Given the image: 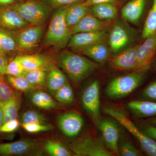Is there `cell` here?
Wrapping results in <instances>:
<instances>
[{
	"label": "cell",
	"mask_w": 156,
	"mask_h": 156,
	"mask_svg": "<svg viewBox=\"0 0 156 156\" xmlns=\"http://www.w3.org/2000/svg\"><path fill=\"white\" fill-rule=\"evenodd\" d=\"M68 6H62L54 13L46 34V44L57 50L65 48L72 36L66 20V11Z\"/></svg>",
	"instance_id": "cell-1"
},
{
	"label": "cell",
	"mask_w": 156,
	"mask_h": 156,
	"mask_svg": "<svg viewBox=\"0 0 156 156\" xmlns=\"http://www.w3.org/2000/svg\"><path fill=\"white\" fill-rule=\"evenodd\" d=\"M59 63L70 80L79 83L87 77L98 67V66L83 56L68 51L60 54Z\"/></svg>",
	"instance_id": "cell-2"
},
{
	"label": "cell",
	"mask_w": 156,
	"mask_h": 156,
	"mask_svg": "<svg viewBox=\"0 0 156 156\" xmlns=\"http://www.w3.org/2000/svg\"><path fill=\"white\" fill-rule=\"evenodd\" d=\"M107 115L112 117L125 127L137 140L143 151L148 156H156V142L146 135L132 122L125 113L114 108H104Z\"/></svg>",
	"instance_id": "cell-3"
},
{
	"label": "cell",
	"mask_w": 156,
	"mask_h": 156,
	"mask_svg": "<svg viewBox=\"0 0 156 156\" xmlns=\"http://www.w3.org/2000/svg\"><path fill=\"white\" fill-rule=\"evenodd\" d=\"M147 72L134 71L115 78L107 87L105 95L113 99L122 98L129 95L142 83Z\"/></svg>",
	"instance_id": "cell-4"
},
{
	"label": "cell",
	"mask_w": 156,
	"mask_h": 156,
	"mask_svg": "<svg viewBox=\"0 0 156 156\" xmlns=\"http://www.w3.org/2000/svg\"><path fill=\"white\" fill-rule=\"evenodd\" d=\"M70 148L76 156H111L114 154L100 139L92 135L82 136L73 142Z\"/></svg>",
	"instance_id": "cell-5"
},
{
	"label": "cell",
	"mask_w": 156,
	"mask_h": 156,
	"mask_svg": "<svg viewBox=\"0 0 156 156\" xmlns=\"http://www.w3.org/2000/svg\"><path fill=\"white\" fill-rule=\"evenodd\" d=\"M29 24L41 26L48 19L50 11L48 8L41 3L27 2L16 4L11 7Z\"/></svg>",
	"instance_id": "cell-6"
},
{
	"label": "cell",
	"mask_w": 156,
	"mask_h": 156,
	"mask_svg": "<svg viewBox=\"0 0 156 156\" xmlns=\"http://www.w3.org/2000/svg\"><path fill=\"white\" fill-rule=\"evenodd\" d=\"M156 56V32L144 39L136 52L135 71H147Z\"/></svg>",
	"instance_id": "cell-7"
},
{
	"label": "cell",
	"mask_w": 156,
	"mask_h": 156,
	"mask_svg": "<svg viewBox=\"0 0 156 156\" xmlns=\"http://www.w3.org/2000/svg\"><path fill=\"white\" fill-rule=\"evenodd\" d=\"M82 102L85 110L98 124L100 117V85L98 81H93L85 89Z\"/></svg>",
	"instance_id": "cell-8"
},
{
	"label": "cell",
	"mask_w": 156,
	"mask_h": 156,
	"mask_svg": "<svg viewBox=\"0 0 156 156\" xmlns=\"http://www.w3.org/2000/svg\"><path fill=\"white\" fill-rule=\"evenodd\" d=\"M107 36V32L105 30L74 34L71 37L67 46L75 52H81L92 45L104 41Z\"/></svg>",
	"instance_id": "cell-9"
},
{
	"label": "cell",
	"mask_w": 156,
	"mask_h": 156,
	"mask_svg": "<svg viewBox=\"0 0 156 156\" xmlns=\"http://www.w3.org/2000/svg\"><path fill=\"white\" fill-rule=\"evenodd\" d=\"M59 128L69 137H74L79 134L84 124V120L78 113L69 112L62 114L57 119Z\"/></svg>",
	"instance_id": "cell-10"
},
{
	"label": "cell",
	"mask_w": 156,
	"mask_h": 156,
	"mask_svg": "<svg viewBox=\"0 0 156 156\" xmlns=\"http://www.w3.org/2000/svg\"><path fill=\"white\" fill-rule=\"evenodd\" d=\"M38 140L26 139L0 144V155H21L36 150L39 146Z\"/></svg>",
	"instance_id": "cell-11"
},
{
	"label": "cell",
	"mask_w": 156,
	"mask_h": 156,
	"mask_svg": "<svg viewBox=\"0 0 156 156\" xmlns=\"http://www.w3.org/2000/svg\"><path fill=\"white\" fill-rule=\"evenodd\" d=\"M98 125L107 147L113 153L119 154L120 133L117 125L113 122L108 119L99 121Z\"/></svg>",
	"instance_id": "cell-12"
},
{
	"label": "cell",
	"mask_w": 156,
	"mask_h": 156,
	"mask_svg": "<svg viewBox=\"0 0 156 156\" xmlns=\"http://www.w3.org/2000/svg\"><path fill=\"white\" fill-rule=\"evenodd\" d=\"M44 30V28L41 26H34L23 30L17 35V46L24 50L34 48L41 41Z\"/></svg>",
	"instance_id": "cell-13"
},
{
	"label": "cell",
	"mask_w": 156,
	"mask_h": 156,
	"mask_svg": "<svg viewBox=\"0 0 156 156\" xmlns=\"http://www.w3.org/2000/svg\"><path fill=\"white\" fill-rule=\"evenodd\" d=\"M29 23L12 8L0 9V26L11 30L24 28Z\"/></svg>",
	"instance_id": "cell-14"
},
{
	"label": "cell",
	"mask_w": 156,
	"mask_h": 156,
	"mask_svg": "<svg viewBox=\"0 0 156 156\" xmlns=\"http://www.w3.org/2000/svg\"><path fill=\"white\" fill-rule=\"evenodd\" d=\"M139 45H136L124 50L114 57L111 65L119 70H134L136 67V52Z\"/></svg>",
	"instance_id": "cell-15"
},
{
	"label": "cell",
	"mask_w": 156,
	"mask_h": 156,
	"mask_svg": "<svg viewBox=\"0 0 156 156\" xmlns=\"http://www.w3.org/2000/svg\"><path fill=\"white\" fill-rule=\"evenodd\" d=\"M147 0H131L122 9L121 13L124 19L136 23L141 19Z\"/></svg>",
	"instance_id": "cell-16"
},
{
	"label": "cell",
	"mask_w": 156,
	"mask_h": 156,
	"mask_svg": "<svg viewBox=\"0 0 156 156\" xmlns=\"http://www.w3.org/2000/svg\"><path fill=\"white\" fill-rule=\"evenodd\" d=\"M108 24L94 17L92 14H87L80 22L70 28L72 34L89 32L104 30Z\"/></svg>",
	"instance_id": "cell-17"
},
{
	"label": "cell",
	"mask_w": 156,
	"mask_h": 156,
	"mask_svg": "<svg viewBox=\"0 0 156 156\" xmlns=\"http://www.w3.org/2000/svg\"><path fill=\"white\" fill-rule=\"evenodd\" d=\"M129 41L127 31L122 26L117 24L112 30L109 37L112 51L117 53L126 47Z\"/></svg>",
	"instance_id": "cell-18"
},
{
	"label": "cell",
	"mask_w": 156,
	"mask_h": 156,
	"mask_svg": "<svg viewBox=\"0 0 156 156\" xmlns=\"http://www.w3.org/2000/svg\"><path fill=\"white\" fill-rule=\"evenodd\" d=\"M128 107L140 118L156 117V102L150 101H132L128 104Z\"/></svg>",
	"instance_id": "cell-19"
},
{
	"label": "cell",
	"mask_w": 156,
	"mask_h": 156,
	"mask_svg": "<svg viewBox=\"0 0 156 156\" xmlns=\"http://www.w3.org/2000/svg\"><path fill=\"white\" fill-rule=\"evenodd\" d=\"M20 104L21 98L17 93L8 100L0 101V105L4 113L5 123L17 119Z\"/></svg>",
	"instance_id": "cell-20"
},
{
	"label": "cell",
	"mask_w": 156,
	"mask_h": 156,
	"mask_svg": "<svg viewBox=\"0 0 156 156\" xmlns=\"http://www.w3.org/2000/svg\"><path fill=\"white\" fill-rule=\"evenodd\" d=\"M89 8L83 3L68 6L65 13L68 26L71 28L80 22L88 13Z\"/></svg>",
	"instance_id": "cell-21"
},
{
	"label": "cell",
	"mask_w": 156,
	"mask_h": 156,
	"mask_svg": "<svg viewBox=\"0 0 156 156\" xmlns=\"http://www.w3.org/2000/svg\"><path fill=\"white\" fill-rule=\"evenodd\" d=\"M84 55L88 56L95 61L104 63L109 56V50L104 41L92 45L81 51Z\"/></svg>",
	"instance_id": "cell-22"
},
{
	"label": "cell",
	"mask_w": 156,
	"mask_h": 156,
	"mask_svg": "<svg viewBox=\"0 0 156 156\" xmlns=\"http://www.w3.org/2000/svg\"><path fill=\"white\" fill-rule=\"evenodd\" d=\"M90 7L92 15L100 20H112L117 17V9L111 3H102Z\"/></svg>",
	"instance_id": "cell-23"
},
{
	"label": "cell",
	"mask_w": 156,
	"mask_h": 156,
	"mask_svg": "<svg viewBox=\"0 0 156 156\" xmlns=\"http://www.w3.org/2000/svg\"><path fill=\"white\" fill-rule=\"evenodd\" d=\"M31 100L35 106L46 110L53 109L58 107L55 101L50 95L42 91L34 92Z\"/></svg>",
	"instance_id": "cell-24"
},
{
	"label": "cell",
	"mask_w": 156,
	"mask_h": 156,
	"mask_svg": "<svg viewBox=\"0 0 156 156\" xmlns=\"http://www.w3.org/2000/svg\"><path fill=\"white\" fill-rule=\"evenodd\" d=\"M20 62L26 71L39 69H44L47 60L44 56L41 55H27L19 56Z\"/></svg>",
	"instance_id": "cell-25"
},
{
	"label": "cell",
	"mask_w": 156,
	"mask_h": 156,
	"mask_svg": "<svg viewBox=\"0 0 156 156\" xmlns=\"http://www.w3.org/2000/svg\"><path fill=\"white\" fill-rule=\"evenodd\" d=\"M47 78L48 89L53 92H56L68 83L67 78L64 74L55 67L50 70Z\"/></svg>",
	"instance_id": "cell-26"
},
{
	"label": "cell",
	"mask_w": 156,
	"mask_h": 156,
	"mask_svg": "<svg viewBox=\"0 0 156 156\" xmlns=\"http://www.w3.org/2000/svg\"><path fill=\"white\" fill-rule=\"evenodd\" d=\"M156 32V0H152L151 6L149 11L143 27L141 36L143 39Z\"/></svg>",
	"instance_id": "cell-27"
},
{
	"label": "cell",
	"mask_w": 156,
	"mask_h": 156,
	"mask_svg": "<svg viewBox=\"0 0 156 156\" xmlns=\"http://www.w3.org/2000/svg\"><path fill=\"white\" fill-rule=\"evenodd\" d=\"M7 81L11 87L23 92L35 91L37 88L33 86L23 75L12 76L8 75Z\"/></svg>",
	"instance_id": "cell-28"
},
{
	"label": "cell",
	"mask_w": 156,
	"mask_h": 156,
	"mask_svg": "<svg viewBox=\"0 0 156 156\" xmlns=\"http://www.w3.org/2000/svg\"><path fill=\"white\" fill-rule=\"evenodd\" d=\"M23 76L33 86L40 88L44 85L47 80L46 69H39L26 71Z\"/></svg>",
	"instance_id": "cell-29"
},
{
	"label": "cell",
	"mask_w": 156,
	"mask_h": 156,
	"mask_svg": "<svg viewBox=\"0 0 156 156\" xmlns=\"http://www.w3.org/2000/svg\"><path fill=\"white\" fill-rule=\"evenodd\" d=\"M44 148L47 153L52 156H70L72 153L60 142L48 140L45 143Z\"/></svg>",
	"instance_id": "cell-30"
},
{
	"label": "cell",
	"mask_w": 156,
	"mask_h": 156,
	"mask_svg": "<svg viewBox=\"0 0 156 156\" xmlns=\"http://www.w3.org/2000/svg\"><path fill=\"white\" fill-rule=\"evenodd\" d=\"M56 100L62 104L68 105L73 103L74 95L72 88L68 83L58 89L55 93Z\"/></svg>",
	"instance_id": "cell-31"
},
{
	"label": "cell",
	"mask_w": 156,
	"mask_h": 156,
	"mask_svg": "<svg viewBox=\"0 0 156 156\" xmlns=\"http://www.w3.org/2000/svg\"><path fill=\"white\" fill-rule=\"evenodd\" d=\"M22 124H40L48 125L47 119L41 113L35 111H27L22 114L21 117Z\"/></svg>",
	"instance_id": "cell-32"
},
{
	"label": "cell",
	"mask_w": 156,
	"mask_h": 156,
	"mask_svg": "<svg viewBox=\"0 0 156 156\" xmlns=\"http://www.w3.org/2000/svg\"><path fill=\"white\" fill-rule=\"evenodd\" d=\"M119 144V154L122 156H138L141 154L135 148L132 143L127 138H121Z\"/></svg>",
	"instance_id": "cell-33"
},
{
	"label": "cell",
	"mask_w": 156,
	"mask_h": 156,
	"mask_svg": "<svg viewBox=\"0 0 156 156\" xmlns=\"http://www.w3.org/2000/svg\"><path fill=\"white\" fill-rule=\"evenodd\" d=\"M0 43L4 53L12 52L17 48V43L9 34L0 30Z\"/></svg>",
	"instance_id": "cell-34"
},
{
	"label": "cell",
	"mask_w": 156,
	"mask_h": 156,
	"mask_svg": "<svg viewBox=\"0 0 156 156\" xmlns=\"http://www.w3.org/2000/svg\"><path fill=\"white\" fill-rule=\"evenodd\" d=\"M25 72L20 62L19 56H17L8 63L6 67L5 74L12 76H22Z\"/></svg>",
	"instance_id": "cell-35"
},
{
	"label": "cell",
	"mask_w": 156,
	"mask_h": 156,
	"mask_svg": "<svg viewBox=\"0 0 156 156\" xmlns=\"http://www.w3.org/2000/svg\"><path fill=\"white\" fill-rule=\"evenodd\" d=\"M4 76L0 74V101L8 100L17 93L12 89Z\"/></svg>",
	"instance_id": "cell-36"
},
{
	"label": "cell",
	"mask_w": 156,
	"mask_h": 156,
	"mask_svg": "<svg viewBox=\"0 0 156 156\" xmlns=\"http://www.w3.org/2000/svg\"><path fill=\"white\" fill-rule=\"evenodd\" d=\"M23 128L28 133H36L42 131H49L51 129V126L40 124H22Z\"/></svg>",
	"instance_id": "cell-37"
},
{
	"label": "cell",
	"mask_w": 156,
	"mask_h": 156,
	"mask_svg": "<svg viewBox=\"0 0 156 156\" xmlns=\"http://www.w3.org/2000/svg\"><path fill=\"white\" fill-rule=\"evenodd\" d=\"M138 127L146 135L156 142V126L144 121L140 123Z\"/></svg>",
	"instance_id": "cell-38"
},
{
	"label": "cell",
	"mask_w": 156,
	"mask_h": 156,
	"mask_svg": "<svg viewBox=\"0 0 156 156\" xmlns=\"http://www.w3.org/2000/svg\"><path fill=\"white\" fill-rule=\"evenodd\" d=\"M142 96L151 101H156V81L151 83L142 92Z\"/></svg>",
	"instance_id": "cell-39"
},
{
	"label": "cell",
	"mask_w": 156,
	"mask_h": 156,
	"mask_svg": "<svg viewBox=\"0 0 156 156\" xmlns=\"http://www.w3.org/2000/svg\"><path fill=\"white\" fill-rule=\"evenodd\" d=\"M20 123L17 119L11 120L4 123L0 128V131L4 133L14 132L19 128Z\"/></svg>",
	"instance_id": "cell-40"
},
{
	"label": "cell",
	"mask_w": 156,
	"mask_h": 156,
	"mask_svg": "<svg viewBox=\"0 0 156 156\" xmlns=\"http://www.w3.org/2000/svg\"><path fill=\"white\" fill-rule=\"evenodd\" d=\"M48 1L52 5L59 7V6L72 5L77 2L80 0H48Z\"/></svg>",
	"instance_id": "cell-41"
},
{
	"label": "cell",
	"mask_w": 156,
	"mask_h": 156,
	"mask_svg": "<svg viewBox=\"0 0 156 156\" xmlns=\"http://www.w3.org/2000/svg\"><path fill=\"white\" fill-rule=\"evenodd\" d=\"M8 64V60L5 53H0V74H5L6 67Z\"/></svg>",
	"instance_id": "cell-42"
},
{
	"label": "cell",
	"mask_w": 156,
	"mask_h": 156,
	"mask_svg": "<svg viewBox=\"0 0 156 156\" xmlns=\"http://www.w3.org/2000/svg\"><path fill=\"white\" fill-rule=\"evenodd\" d=\"M116 0H86L83 3L85 5L90 7L97 4L102 3H112L115 2Z\"/></svg>",
	"instance_id": "cell-43"
},
{
	"label": "cell",
	"mask_w": 156,
	"mask_h": 156,
	"mask_svg": "<svg viewBox=\"0 0 156 156\" xmlns=\"http://www.w3.org/2000/svg\"><path fill=\"white\" fill-rule=\"evenodd\" d=\"M145 121L151 125L156 126V117L148 118Z\"/></svg>",
	"instance_id": "cell-44"
},
{
	"label": "cell",
	"mask_w": 156,
	"mask_h": 156,
	"mask_svg": "<svg viewBox=\"0 0 156 156\" xmlns=\"http://www.w3.org/2000/svg\"><path fill=\"white\" fill-rule=\"evenodd\" d=\"M4 123H5V120H4V113H3L2 109L0 105V128L2 126Z\"/></svg>",
	"instance_id": "cell-45"
},
{
	"label": "cell",
	"mask_w": 156,
	"mask_h": 156,
	"mask_svg": "<svg viewBox=\"0 0 156 156\" xmlns=\"http://www.w3.org/2000/svg\"><path fill=\"white\" fill-rule=\"evenodd\" d=\"M15 0H0V5H6L11 4Z\"/></svg>",
	"instance_id": "cell-46"
},
{
	"label": "cell",
	"mask_w": 156,
	"mask_h": 156,
	"mask_svg": "<svg viewBox=\"0 0 156 156\" xmlns=\"http://www.w3.org/2000/svg\"><path fill=\"white\" fill-rule=\"evenodd\" d=\"M0 53H5L2 49V46H1V43H0Z\"/></svg>",
	"instance_id": "cell-47"
},
{
	"label": "cell",
	"mask_w": 156,
	"mask_h": 156,
	"mask_svg": "<svg viewBox=\"0 0 156 156\" xmlns=\"http://www.w3.org/2000/svg\"><path fill=\"white\" fill-rule=\"evenodd\" d=\"M155 70H156V64H155Z\"/></svg>",
	"instance_id": "cell-48"
}]
</instances>
